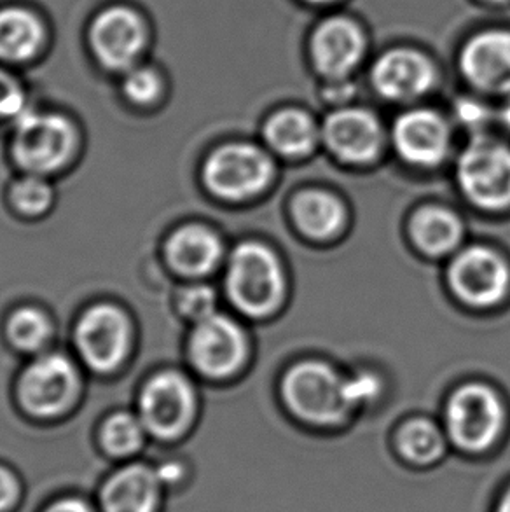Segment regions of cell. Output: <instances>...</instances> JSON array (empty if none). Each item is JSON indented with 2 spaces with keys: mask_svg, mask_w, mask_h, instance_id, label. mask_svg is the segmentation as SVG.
<instances>
[{
  "mask_svg": "<svg viewBox=\"0 0 510 512\" xmlns=\"http://www.w3.org/2000/svg\"><path fill=\"white\" fill-rule=\"evenodd\" d=\"M226 291L233 305L250 317L275 312L285 296V275L273 250L243 243L229 259Z\"/></svg>",
  "mask_w": 510,
  "mask_h": 512,
  "instance_id": "cell-1",
  "label": "cell"
},
{
  "mask_svg": "<svg viewBox=\"0 0 510 512\" xmlns=\"http://www.w3.org/2000/svg\"><path fill=\"white\" fill-rule=\"evenodd\" d=\"M283 399L304 423L332 427L352 411L346 380L322 362H303L292 367L283 380Z\"/></svg>",
  "mask_w": 510,
  "mask_h": 512,
  "instance_id": "cell-2",
  "label": "cell"
},
{
  "mask_svg": "<svg viewBox=\"0 0 510 512\" xmlns=\"http://www.w3.org/2000/svg\"><path fill=\"white\" fill-rule=\"evenodd\" d=\"M504 406L486 385L470 383L458 388L446 406L449 444L465 455H483L497 444L504 429Z\"/></svg>",
  "mask_w": 510,
  "mask_h": 512,
  "instance_id": "cell-3",
  "label": "cell"
},
{
  "mask_svg": "<svg viewBox=\"0 0 510 512\" xmlns=\"http://www.w3.org/2000/svg\"><path fill=\"white\" fill-rule=\"evenodd\" d=\"M14 121L13 153L20 167L34 175L65 167L76 149V130L69 119L27 109Z\"/></svg>",
  "mask_w": 510,
  "mask_h": 512,
  "instance_id": "cell-4",
  "label": "cell"
},
{
  "mask_svg": "<svg viewBox=\"0 0 510 512\" xmlns=\"http://www.w3.org/2000/svg\"><path fill=\"white\" fill-rule=\"evenodd\" d=\"M275 167L268 154L250 144H228L210 154L203 180L221 200H249L273 179Z\"/></svg>",
  "mask_w": 510,
  "mask_h": 512,
  "instance_id": "cell-5",
  "label": "cell"
},
{
  "mask_svg": "<svg viewBox=\"0 0 510 512\" xmlns=\"http://www.w3.org/2000/svg\"><path fill=\"white\" fill-rule=\"evenodd\" d=\"M458 182L472 203L486 210L510 205V149L491 140H477L458 160Z\"/></svg>",
  "mask_w": 510,
  "mask_h": 512,
  "instance_id": "cell-6",
  "label": "cell"
},
{
  "mask_svg": "<svg viewBox=\"0 0 510 512\" xmlns=\"http://www.w3.org/2000/svg\"><path fill=\"white\" fill-rule=\"evenodd\" d=\"M91 51L105 69L128 72L137 67L147 48V25L144 18L128 6H111L91 21Z\"/></svg>",
  "mask_w": 510,
  "mask_h": 512,
  "instance_id": "cell-7",
  "label": "cell"
},
{
  "mask_svg": "<svg viewBox=\"0 0 510 512\" xmlns=\"http://www.w3.org/2000/svg\"><path fill=\"white\" fill-rule=\"evenodd\" d=\"M196 395L193 385L175 371L156 374L140 397V420L159 439H177L193 422Z\"/></svg>",
  "mask_w": 510,
  "mask_h": 512,
  "instance_id": "cell-8",
  "label": "cell"
},
{
  "mask_svg": "<svg viewBox=\"0 0 510 512\" xmlns=\"http://www.w3.org/2000/svg\"><path fill=\"white\" fill-rule=\"evenodd\" d=\"M76 345L91 369L100 373L116 369L130 352L128 315L114 305L91 306L77 322Z\"/></svg>",
  "mask_w": 510,
  "mask_h": 512,
  "instance_id": "cell-9",
  "label": "cell"
},
{
  "mask_svg": "<svg viewBox=\"0 0 510 512\" xmlns=\"http://www.w3.org/2000/svg\"><path fill=\"white\" fill-rule=\"evenodd\" d=\"M77 387L79 376L72 362L60 353H49L21 374L20 399L34 415H60L76 401Z\"/></svg>",
  "mask_w": 510,
  "mask_h": 512,
  "instance_id": "cell-10",
  "label": "cell"
},
{
  "mask_svg": "<svg viewBox=\"0 0 510 512\" xmlns=\"http://www.w3.org/2000/svg\"><path fill=\"white\" fill-rule=\"evenodd\" d=\"M189 355L200 373L210 378H226L238 371L247 357L242 327L219 313L196 322L189 341Z\"/></svg>",
  "mask_w": 510,
  "mask_h": 512,
  "instance_id": "cell-11",
  "label": "cell"
},
{
  "mask_svg": "<svg viewBox=\"0 0 510 512\" xmlns=\"http://www.w3.org/2000/svg\"><path fill=\"white\" fill-rule=\"evenodd\" d=\"M449 284L469 305H495L509 291V266L493 250L470 247L449 266Z\"/></svg>",
  "mask_w": 510,
  "mask_h": 512,
  "instance_id": "cell-12",
  "label": "cell"
},
{
  "mask_svg": "<svg viewBox=\"0 0 510 512\" xmlns=\"http://www.w3.org/2000/svg\"><path fill=\"white\" fill-rule=\"evenodd\" d=\"M322 139L339 160L367 163L380 153L383 133L378 119L371 112L341 109L325 119Z\"/></svg>",
  "mask_w": 510,
  "mask_h": 512,
  "instance_id": "cell-13",
  "label": "cell"
},
{
  "mask_svg": "<svg viewBox=\"0 0 510 512\" xmlns=\"http://www.w3.org/2000/svg\"><path fill=\"white\" fill-rule=\"evenodd\" d=\"M393 144L409 163L434 167L448 154L449 128L435 112L423 109L407 112L395 121Z\"/></svg>",
  "mask_w": 510,
  "mask_h": 512,
  "instance_id": "cell-14",
  "label": "cell"
},
{
  "mask_svg": "<svg viewBox=\"0 0 510 512\" xmlns=\"http://www.w3.org/2000/svg\"><path fill=\"white\" fill-rule=\"evenodd\" d=\"M435 81V70L425 56L413 49H392L373 69V84L381 97L407 102L425 95Z\"/></svg>",
  "mask_w": 510,
  "mask_h": 512,
  "instance_id": "cell-15",
  "label": "cell"
},
{
  "mask_svg": "<svg viewBox=\"0 0 510 512\" xmlns=\"http://www.w3.org/2000/svg\"><path fill=\"white\" fill-rule=\"evenodd\" d=\"M462 70L476 88L490 93L510 91V34L484 32L462 51Z\"/></svg>",
  "mask_w": 510,
  "mask_h": 512,
  "instance_id": "cell-16",
  "label": "cell"
},
{
  "mask_svg": "<svg viewBox=\"0 0 510 512\" xmlns=\"http://www.w3.org/2000/svg\"><path fill=\"white\" fill-rule=\"evenodd\" d=\"M364 37L359 27L346 18H332L317 28L311 41V55L320 74L345 77L360 62Z\"/></svg>",
  "mask_w": 510,
  "mask_h": 512,
  "instance_id": "cell-17",
  "label": "cell"
},
{
  "mask_svg": "<svg viewBox=\"0 0 510 512\" xmlns=\"http://www.w3.org/2000/svg\"><path fill=\"white\" fill-rule=\"evenodd\" d=\"M163 481L158 471L135 464L116 472L102 492L105 512H156Z\"/></svg>",
  "mask_w": 510,
  "mask_h": 512,
  "instance_id": "cell-18",
  "label": "cell"
},
{
  "mask_svg": "<svg viewBox=\"0 0 510 512\" xmlns=\"http://www.w3.org/2000/svg\"><path fill=\"white\" fill-rule=\"evenodd\" d=\"M166 256L175 270L189 277H201L214 270L222 256L221 240L203 226H186L173 233Z\"/></svg>",
  "mask_w": 510,
  "mask_h": 512,
  "instance_id": "cell-19",
  "label": "cell"
},
{
  "mask_svg": "<svg viewBox=\"0 0 510 512\" xmlns=\"http://www.w3.org/2000/svg\"><path fill=\"white\" fill-rule=\"evenodd\" d=\"M46 42L41 18L27 7L0 9V60L23 63L32 60Z\"/></svg>",
  "mask_w": 510,
  "mask_h": 512,
  "instance_id": "cell-20",
  "label": "cell"
},
{
  "mask_svg": "<svg viewBox=\"0 0 510 512\" xmlns=\"http://www.w3.org/2000/svg\"><path fill=\"white\" fill-rule=\"evenodd\" d=\"M297 228L313 240L332 238L343 228L346 214L343 203L322 189H308L297 194L292 203Z\"/></svg>",
  "mask_w": 510,
  "mask_h": 512,
  "instance_id": "cell-21",
  "label": "cell"
},
{
  "mask_svg": "<svg viewBox=\"0 0 510 512\" xmlns=\"http://www.w3.org/2000/svg\"><path fill=\"white\" fill-rule=\"evenodd\" d=\"M448 446L446 432L423 418L404 423L395 437L399 457L414 469H428L439 464Z\"/></svg>",
  "mask_w": 510,
  "mask_h": 512,
  "instance_id": "cell-22",
  "label": "cell"
},
{
  "mask_svg": "<svg viewBox=\"0 0 510 512\" xmlns=\"http://www.w3.org/2000/svg\"><path fill=\"white\" fill-rule=\"evenodd\" d=\"M462 222L446 208L425 207L411 219V236L428 256H444L462 240Z\"/></svg>",
  "mask_w": 510,
  "mask_h": 512,
  "instance_id": "cell-23",
  "label": "cell"
},
{
  "mask_svg": "<svg viewBox=\"0 0 510 512\" xmlns=\"http://www.w3.org/2000/svg\"><path fill=\"white\" fill-rule=\"evenodd\" d=\"M264 137L276 153L287 158H303L317 146L318 130L308 114L290 109L269 119Z\"/></svg>",
  "mask_w": 510,
  "mask_h": 512,
  "instance_id": "cell-24",
  "label": "cell"
},
{
  "mask_svg": "<svg viewBox=\"0 0 510 512\" xmlns=\"http://www.w3.org/2000/svg\"><path fill=\"white\" fill-rule=\"evenodd\" d=\"M51 322L35 308H21L7 322V336L23 352H37L51 338Z\"/></svg>",
  "mask_w": 510,
  "mask_h": 512,
  "instance_id": "cell-25",
  "label": "cell"
},
{
  "mask_svg": "<svg viewBox=\"0 0 510 512\" xmlns=\"http://www.w3.org/2000/svg\"><path fill=\"white\" fill-rule=\"evenodd\" d=\"M144 423L130 413H116L109 416L102 429V444L105 450L116 457H126L142 448L144 444Z\"/></svg>",
  "mask_w": 510,
  "mask_h": 512,
  "instance_id": "cell-26",
  "label": "cell"
},
{
  "mask_svg": "<svg viewBox=\"0 0 510 512\" xmlns=\"http://www.w3.org/2000/svg\"><path fill=\"white\" fill-rule=\"evenodd\" d=\"M11 198H13L14 207L18 208V212L30 215V217H37V215L48 212L51 207L53 189L42 175L30 173L28 177H23L14 184Z\"/></svg>",
  "mask_w": 510,
  "mask_h": 512,
  "instance_id": "cell-27",
  "label": "cell"
},
{
  "mask_svg": "<svg viewBox=\"0 0 510 512\" xmlns=\"http://www.w3.org/2000/svg\"><path fill=\"white\" fill-rule=\"evenodd\" d=\"M123 93L137 105H151L163 93V77L152 67H133L123 79Z\"/></svg>",
  "mask_w": 510,
  "mask_h": 512,
  "instance_id": "cell-28",
  "label": "cell"
},
{
  "mask_svg": "<svg viewBox=\"0 0 510 512\" xmlns=\"http://www.w3.org/2000/svg\"><path fill=\"white\" fill-rule=\"evenodd\" d=\"M27 109V97L20 83L0 69V119L20 118Z\"/></svg>",
  "mask_w": 510,
  "mask_h": 512,
  "instance_id": "cell-29",
  "label": "cell"
},
{
  "mask_svg": "<svg viewBox=\"0 0 510 512\" xmlns=\"http://www.w3.org/2000/svg\"><path fill=\"white\" fill-rule=\"evenodd\" d=\"M215 292L210 287H193L182 296L180 306H182V312L187 315L189 319H193L194 322H200V320L208 319L210 315L215 313Z\"/></svg>",
  "mask_w": 510,
  "mask_h": 512,
  "instance_id": "cell-30",
  "label": "cell"
},
{
  "mask_svg": "<svg viewBox=\"0 0 510 512\" xmlns=\"http://www.w3.org/2000/svg\"><path fill=\"white\" fill-rule=\"evenodd\" d=\"M20 495V485L11 471L0 467V512L14 506Z\"/></svg>",
  "mask_w": 510,
  "mask_h": 512,
  "instance_id": "cell-31",
  "label": "cell"
},
{
  "mask_svg": "<svg viewBox=\"0 0 510 512\" xmlns=\"http://www.w3.org/2000/svg\"><path fill=\"white\" fill-rule=\"evenodd\" d=\"M48 512H91V509L84 504L83 500L63 499L49 507Z\"/></svg>",
  "mask_w": 510,
  "mask_h": 512,
  "instance_id": "cell-32",
  "label": "cell"
},
{
  "mask_svg": "<svg viewBox=\"0 0 510 512\" xmlns=\"http://www.w3.org/2000/svg\"><path fill=\"white\" fill-rule=\"evenodd\" d=\"M491 512H510V483L502 488V492L498 493Z\"/></svg>",
  "mask_w": 510,
  "mask_h": 512,
  "instance_id": "cell-33",
  "label": "cell"
},
{
  "mask_svg": "<svg viewBox=\"0 0 510 512\" xmlns=\"http://www.w3.org/2000/svg\"><path fill=\"white\" fill-rule=\"evenodd\" d=\"M504 118L507 121V125L510 126V105L507 107V111H505Z\"/></svg>",
  "mask_w": 510,
  "mask_h": 512,
  "instance_id": "cell-34",
  "label": "cell"
},
{
  "mask_svg": "<svg viewBox=\"0 0 510 512\" xmlns=\"http://www.w3.org/2000/svg\"><path fill=\"white\" fill-rule=\"evenodd\" d=\"M306 2H311V4H325V2H331V0H306Z\"/></svg>",
  "mask_w": 510,
  "mask_h": 512,
  "instance_id": "cell-35",
  "label": "cell"
},
{
  "mask_svg": "<svg viewBox=\"0 0 510 512\" xmlns=\"http://www.w3.org/2000/svg\"><path fill=\"white\" fill-rule=\"evenodd\" d=\"M486 2H505V0H486Z\"/></svg>",
  "mask_w": 510,
  "mask_h": 512,
  "instance_id": "cell-36",
  "label": "cell"
}]
</instances>
